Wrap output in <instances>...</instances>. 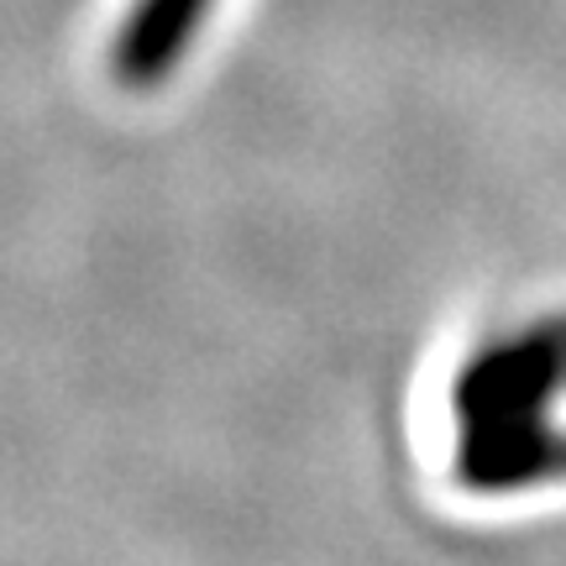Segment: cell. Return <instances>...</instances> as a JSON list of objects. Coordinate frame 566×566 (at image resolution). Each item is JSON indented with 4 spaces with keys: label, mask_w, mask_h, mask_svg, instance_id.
<instances>
[{
    "label": "cell",
    "mask_w": 566,
    "mask_h": 566,
    "mask_svg": "<svg viewBox=\"0 0 566 566\" xmlns=\"http://www.w3.org/2000/svg\"><path fill=\"white\" fill-rule=\"evenodd\" d=\"M216 0H132L111 38V74L126 90H158L200 38Z\"/></svg>",
    "instance_id": "cell-3"
},
{
    "label": "cell",
    "mask_w": 566,
    "mask_h": 566,
    "mask_svg": "<svg viewBox=\"0 0 566 566\" xmlns=\"http://www.w3.org/2000/svg\"><path fill=\"white\" fill-rule=\"evenodd\" d=\"M457 478L472 493H514L566 478V424L551 415L509 424H472L457 441Z\"/></svg>",
    "instance_id": "cell-2"
},
{
    "label": "cell",
    "mask_w": 566,
    "mask_h": 566,
    "mask_svg": "<svg viewBox=\"0 0 566 566\" xmlns=\"http://www.w3.org/2000/svg\"><path fill=\"white\" fill-rule=\"evenodd\" d=\"M566 394V315L525 325L504 342H488L451 384L457 424L541 420Z\"/></svg>",
    "instance_id": "cell-1"
}]
</instances>
